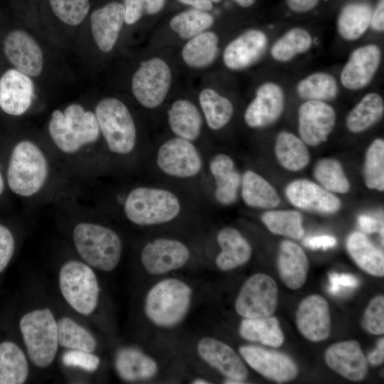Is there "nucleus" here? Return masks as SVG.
Masks as SVG:
<instances>
[{
  "label": "nucleus",
  "mask_w": 384,
  "mask_h": 384,
  "mask_svg": "<svg viewBox=\"0 0 384 384\" xmlns=\"http://www.w3.org/2000/svg\"><path fill=\"white\" fill-rule=\"evenodd\" d=\"M384 102L375 92L366 95L346 117V125L353 133H360L375 124L383 117Z\"/></svg>",
  "instance_id": "nucleus-34"
},
{
  "label": "nucleus",
  "mask_w": 384,
  "mask_h": 384,
  "mask_svg": "<svg viewBox=\"0 0 384 384\" xmlns=\"http://www.w3.org/2000/svg\"><path fill=\"white\" fill-rule=\"evenodd\" d=\"M168 121L171 129L178 137L193 141L200 134L201 115L195 105L188 100L174 102L168 111Z\"/></svg>",
  "instance_id": "nucleus-30"
},
{
  "label": "nucleus",
  "mask_w": 384,
  "mask_h": 384,
  "mask_svg": "<svg viewBox=\"0 0 384 384\" xmlns=\"http://www.w3.org/2000/svg\"><path fill=\"white\" fill-rule=\"evenodd\" d=\"M4 51L15 69L29 77L38 76L43 68V55L36 40L23 30L9 32L4 41Z\"/></svg>",
  "instance_id": "nucleus-15"
},
{
  "label": "nucleus",
  "mask_w": 384,
  "mask_h": 384,
  "mask_svg": "<svg viewBox=\"0 0 384 384\" xmlns=\"http://www.w3.org/2000/svg\"><path fill=\"white\" fill-rule=\"evenodd\" d=\"M217 241L221 251L215 262L222 271H229L247 263L252 255L249 242L235 228L225 227L217 235Z\"/></svg>",
  "instance_id": "nucleus-26"
},
{
  "label": "nucleus",
  "mask_w": 384,
  "mask_h": 384,
  "mask_svg": "<svg viewBox=\"0 0 384 384\" xmlns=\"http://www.w3.org/2000/svg\"><path fill=\"white\" fill-rule=\"evenodd\" d=\"M242 7H250L254 4L255 0H233Z\"/></svg>",
  "instance_id": "nucleus-59"
},
{
  "label": "nucleus",
  "mask_w": 384,
  "mask_h": 384,
  "mask_svg": "<svg viewBox=\"0 0 384 384\" xmlns=\"http://www.w3.org/2000/svg\"><path fill=\"white\" fill-rule=\"evenodd\" d=\"M298 120L300 138L306 144L315 146L327 140L336 116L334 108L325 102L306 100L299 108Z\"/></svg>",
  "instance_id": "nucleus-13"
},
{
  "label": "nucleus",
  "mask_w": 384,
  "mask_h": 384,
  "mask_svg": "<svg viewBox=\"0 0 384 384\" xmlns=\"http://www.w3.org/2000/svg\"><path fill=\"white\" fill-rule=\"evenodd\" d=\"M192 384H210L211 383L210 380L201 378H196L191 380V382Z\"/></svg>",
  "instance_id": "nucleus-61"
},
{
  "label": "nucleus",
  "mask_w": 384,
  "mask_h": 384,
  "mask_svg": "<svg viewBox=\"0 0 384 384\" xmlns=\"http://www.w3.org/2000/svg\"><path fill=\"white\" fill-rule=\"evenodd\" d=\"M303 243L304 246L311 250H327L336 245V239L331 235H316L306 238Z\"/></svg>",
  "instance_id": "nucleus-52"
},
{
  "label": "nucleus",
  "mask_w": 384,
  "mask_h": 384,
  "mask_svg": "<svg viewBox=\"0 0 384 384\" xmlns=\"http://www.w3.org/2000/svg\"><path fill=\"white\" fill-rule=\"evenodd\" d=\"M213 16L208 12L189 9L175 15L170 21L171 28L183 39H190L210 27Z\"/></svg>",
  "instance_id": "nucleus-44"
},
{
  "label": "nucleus",
  "mask_w": 384,
  "mask_h": 384,
  "mask_svg": "<svg viewBox=\"0 0 384 384\" xmlns=\"http://www.w3.org/2000/svg\"><path fill=\"white\" fill-rule=\"evenodd\" d=\"M370 26L378 32L384 30V0H380L370 16Z\"/></svg>",
  "instance_id": "nucleus-54"
},
{
  "label": "nucleus",
  "mask_w": 384,
  "mask_h": 384,
  "mask_svg": "<svg viewBox=\"0 0 384 384\" xmlns=\"http://www.w3.org/2000/svg\"><path fill=\"white\" fill-rule=\"evenodd\" d=\"M125 23L132 25L137 22L145 13L146 0H124Z\"/></svg>",
  "instance_id": "nucleus-51"
},
{
  "label": "nucleus",
  "mask_w": 384,
  "mask_h": 384,
  "mask_svg": "<svg viewBox=\"0 0 384 384\" xmlns=\"http://www.w3.org/2000/svg\"><path fill=\"white\" fill-rule=\"evenodd\" d=\"M268 39L257 29H250L232 41L223 53V62L231 70H241L257 61L266 50Z\"/></svg>",
  "instance_id": "nucleus-24"
},
{
  "label": "nucleus",
  "mask_w": 384,
  "mask_h": 384,
  "mask_svg": "<svg viewBox=\"0 0 384 384\" xmlns=\"http://www.w3.org/2000/svg\"><path fill=\"white\" fill-rule=\"evenodd\" d=\"M58 344L68 349L95 351L97 341L93 335L69 317L57 321Z\"/></svg>",
  "instance_id": "nucleus-41"
},
{
  "label": "nucleus",
  "mask_w": 384,
  "mask_h": 384,
  "mask_svg": "<svg viewBox=\"0 0 384 384\" xmlns=\"http://www.w3.org/2000/svg\"><path fill=\"white\" fill-rule=\"evenodd\" d=\"M48 174L47 158L37 144L22 140L14 146L6 174L13 193L22 197L34 196L44 186Z\"/></svg>",
  "instance_id": "nucleus-3"
},
{
  "label": "nucleus",
  "mask_w": 384,
  "mask_h": 384,
  "mask_svg": "<svg viewBox=\"0 0 384 384\" xmlns=\"http://www.w3.org/2000/svg\"><path fill=\"white\" fill-rule=\"evenodd\" d=\"M124 22V6L117 1L110 2L92 13L91 32L101 51L109 53L113 49Z\"/></svg>",
  "instance_id": "nucleus-23"
},
{
  "label": "nucleus",
  "mask_w": 384,
  "mask_h": 384,
  "mask_svg": "<svg viewBox=\"0 0 384 384\" xmlns=\"http://www.w3.org/2000/svg\"><path fill=\"white\" fill-rule=\"evenodd\" d=\"M262 221L272 233L294 239L304 236L302 217L296 210H269L261 217Z\"/></svg>",
  "instance_id": "nucleus-43"
},
{
  "label": "nucleus",
  "mask_w": 384,
  "mask_h": 384,
  "mask_svg": "<svg viewBox=\"0 0 384 384\" xmlns=\"http://www.w3.org/2000/svg\"><path fill=\"white\" fill-rule=\"evenodd\" d=\"M157 166L164 174L176 178H189L199 173L202 159L189 140L176 137L167 140L159 149Z\"/></svg>",
  "instance_id": "nucleus-11"
},
{
  "label": "nucleus",
  "mask_w": 384,
  "mask_h": 384,
  "mask_svg": "<svg viewBox=\"0 0 384 384\" xmlns=\"http://www.w3.org/2000/svg\"><path fill=\"white\" fill-rule=\"evenodd\" d=\"M58 280L63 298L73 309L85 316L95 311L100 287L90 266L80 261L70 260L60 268Z\"/></svg>",
  "instance_id": "nucleus-8"
},
{
  "label": "nucleus",
  "mask_w": 384,
  "mask_h": 384,
  "mask_svg": "<svg viewBox=\"0 0 384 384\" xmlns=\"http://www.w3.org/2000/svg\"><path fill=\"white\" fill-rule=\"evenodd\" d=\"M277 268L282 281L287 287L299 289L306 279L309 269L307 257L299 245L284 240L279 245Z\"/></svg>",
  "instance_id": "nucleus-25"
},
{
  "label": "nucleus",
  "mask_w": 384,
  "mask_h": 384,
  "mask_svg": "<svg viewBox=\"0 0 384 384\" xmlns=\"http://www.w3.org/2000/svg\"><path fill=\"white\" fill-rule=\"evenodd\" d=\"M48 132L55 145L63 153L70 154L95 142L100 132L95 113L77 103L69 105L64 112L54 110L48 123Z\"/></svg>",
  "instance_id": "nucleus-2"
},
{
  "label": "nucleus",
  "mask_w": 384,
  "mask_h": 384,
  "mask_svg": "<svg viewBox=\"0 0 384 384\" xmlns=\"http://www.w3.org/2000/svg\"><path fill=\"white\" fill-rule=\"evenodd\" d=\"M171 72L165 61L153 58L141 63L132 79V90L137 101L146 108L159 106L166 97Z\"/></svg>",
  "instance_id": "nucleus-10"
},
{
  "label": "nucleus",
  "mask_w": 384,
  "mask_h": 384,
  "mask_svg": "<svg viewBox=\"0 0 384 384\" xmlns=\"http://www.w3.org/2000/svg\"><path fill=\"white\" fill-rule=\"evenodd\" d=\"M362 326L373 334H383L384 297L383 295L377 296L370 302L363 315Z\"/></svg>",
  "instance_id": "nucleus-47"
},
{
  "label": "nucleus",
  "mask_w": 384,
  "mask_h": 384,
  "mask_svg": "<svg viewBox=\"0 0 384 384\" xmlns=\"http://www.w3.org/2000/svg\"><path fill=\"white\" fill-rule=\"evenodd\" d=\"M181 210L179 200L169 191L137 187L126 197L124 212L129 220L138 225H154L170 222Z\"/></svg>",
  "instance_id": "nucleus-5"
},
{
  "label": "nucleus",
  "mask_w": 384,
  "mask_h": 384,
  "mask_svg": "<svg viewBox=\"0 0 384 384\" xmlns=\"http://www.w3.org/2000/svg\"><path fill=\"white\" fill-rule=\"evenodd\" d=\"M4 189V182L3 176H2L1 173L0 171V196L3 193Z\"/></svg>",
  "instance_id": "nucleus-62"
},
{
  "label": "nucleus",
  "mask_w": 384,
  "mask_h": 384,
  "mask_svg": "<svg viewBox=\"0 0 384 384\" xmlns=\"http://www.w3.org/2000/svg\"><path fill=\"white\" fill-rule=\"evenodd\" d=\"M381 56V50L375 44H367L355 49L340 75L343 86L357 90L368 85L380 66Z\"/></svg>",
  "instance_id": "nucleus-18"
},
{
  "label": "nucleus",
  "mask_w": 384,
  "mask_h": 384,
  "mask_svg": "<svg viewBox=\"0 0 384 384\" xmlns=\"http://www.w3.org/2000/svg\"><path fill=\"white\" fill-rule=\"evenodd\" d=\"M193 291L185 282L166 278L148 291L144 302L147 319L160 328H173L186 316L192 302Z\"/></svg>",
  "instance_id": "nucleus-1"
},
{
  "label": "nucleus",
  "mask_w": 384,
  "mask_h": 384,
  "mask_svg": "<svg viewBox=\"0 0 384 384\" xmlns=\"http://www.w3.org/2000/svg\"><path fill=\"white\" fill-rule=\"evenodd\" d=\"M368 363L373 366H377L382 364L384 361V339L380 338L377 347L368 355L366 358Z\"/></svg>",
  "instance_id": "nucleus-56"
},
{
  "label": "nucleus",
  "mask_w": 384,
  "mask_h": 384,
  "mask_svg": "<svg viewBox=\"0 0 384 384\" xmlns=\"http://www.w3.org/2000/svg\"><path fill=\"white\" fill-rule=\"evenodd\" d=\"M200 358L223 374L227 380L245 383L247 369L240 356L227 343L213 337H204L197 344Z\"/></svg>",
  "instance_id": "nucleus-16"
},
{
  "label": "nucleus",
  "mask_w": 384,
  "mask_h": 384,
  "mask_svg": "<svg viewBox=\"0 0 384 384\" xmlns=\"http://www.w3.org/2000/svg\"><path fill=\"white\" fill-rule=\"evenodd\" d=\"M274 151L279 164L289 171H300L309 162L310 156L306 144L291 132H282L278 134Z\"/></svg>",
  "instance_id": "nucleus-32"
},
{
  "label": "nucleus",
  "mask_w": 384,
  "mask_h": 384,
  "mask_svg": "<svg viewBox=\"0 0 384 384\" xmlns=\"http://www.w3.org/2000/svg\"><path fill=\"white\" fill-rule=\"evenodd\" d=\"M360 228L367 233L379 232L383 242V220L379 224L376 219L367 215H360L358 217Z\"/></svg>",
  "instance_id": "nucleus-53"
},
{
  "label": "nucleus",
  "mask_w": 384,
  "mask_h": 384,
  "mask_svg": "<svg viewBox=\"0 0 384 384\" xmlns=\"http://www.w3.org/2000/svg\"><path fill=\"white\" fill-rule=\"evenodd\" d=\"M327 366L343 377L353 380H363L368 370V361L360 344L355 340L336 343L325 353Z\"/></svg>",
  "instance_id": "nucleus-22"
},
{
  "label": "nucleus",
  "mask_w": 384,
  "mask_h": 384,
  "mask_svg": "<svg viewBox=\"0 0 384 384\" xmlns=\"http://www.w3.org/2000/svg\"><path fill=\"white\" fill-rule=\"evenodd\" d=\"M312 43V37L306 30L294 28L274 43L271 48V55L277 61L287 62L309 50Z\"/></svg>",
  "instance_id": "nucleus-39"
},
{
  "label": "nucleus",
  "mask_w": 384,
  "mask_h": 384,
  "mask_svg": "<svg viewBox=\"0 0 384 384\" xmlns=\"http://www.w3.org/2000/svg\"><path fill=\"white\" fill-rule=\"evenodd\" d=\"M241 195L245 203L253 208L271 209L280 203L274 188L253 171H246L241 179Z\"/></svg>",
  "instance_id": "nucleus-31"
},
{
  "label": "nucleus",
  "mask_w": 384,
  "mask_h": 384,
  "mask_svg": "<svg viewBox=\"0 0 384 384\" xmlns=\"http://www.w3.org/2000/svg\"><path fill=\"white\" fill-rule=\"evenodd\" d=\"M192 7L197 10L208 12L213 9V3L209 0H198Z\"/></svg>",
  "instance_id": "nucleus-58"
},
{
  "label": "nucleus",
  "mask_w": 384,
  "mask_h": 384,
  "mask_svg": "<svg viewBox=\"0 0 384 384\" xmlns=\"http://www.w3.org/2000/svg\"><path fill=\"white\" fill-rule=\"evenodd\" d=\"M114 366L118 375L124 381L149 380L158 372L156 361L141 350L126 347L117 353Z\"/></svg>",
  "instance_id": "nucleus-27"
},
{
  "label": "nucleus",
  "mask_w": 384,
  "mask_h": 384,
  "mask_svg": "<svg viewBox=\"0 0 384 384\" xmlns=\"http://www.w3.org/2000/svg\"><path fill=\"white\" fill-rule=\"evenodd\" d=\"M49 2L58 18L70 26L80 24L90 10L89 0H49Z\"/></svg>",
  "instance_id": "nucleus-46"
},
{
  "label": "nucleus",
  "mask_w": 384,
  "mask_h": 384,
  "mask_svg": "<svg viewBox=\"0 0 384 384\" xmlns=\"http://www.w3.org/2000/svg\"><path fill=\"white\" fill-rule=\"evenodd\" d=\"M284 104L282 88L274 82H265L258 87L255 98L247 107L244 119L252 128L267 127L279 118Z\"/></svg>",
  "instance_id": "nucleus-17"
},
{
  "label": "nucleus",
  "mask_w": 384,
  "mask_h": 384,
  "mask_svg": "<svg viewBox=\"0 0 384 384\" xmlns=\"http://www.w3.org/2000/svg\"><path fill=\"white\" fill-rule=\"evenodd\" d=\"M285 193L292 205L306 210L331 214L341 206V201L333 193L307 179L291 182Z\"/></svg>",
  "instance_id": "nucleus-20"
},
{
  "label": "nucleus",
  "mask_w": 384,
  "mask_h": 384,
  "mask_svg": "<svg viewBox=\"0 0 384 384\" xmlns=\"http://www.w3.org/2000/svg\"><path fill=\"white\" fill-rule=\"evenodd\" d=\"M288 7L297 13H305L314 9L319 0H286Z\"/></svg>",
  "instance_id": "nucleus-55"
},
{
  "label": "nucleus",
  "mask_w": 384,
  "mask_h": 384,
  "mask_svg": "<svg viewBox=\"0 0 384 384\" xmlns=\"http://www.w3.org/2000/svg\"><path fill=\"white\" fill-rule=\"evenodd\" d=\"M19 326L32 363L41 368L49 366L59 345L57 321L52 311L46 308L28 312L21 319Z\"/></svg>",
  "instance_id": "nucleus-6"
},
{
  "label": "nucleus",
  "mask_w": 384,
  "mask_h": 384,
  "mask_svg": "<svg viewBox=\"0 0 384 384\" xmlns=\"http://www.w3.org/2000/svg\"><path fill=\"white\" fill-rule=\"evenodd\" d=\"M297 92L300 97L306 100L324 102L336 97L338 85L333 75L317 72L300 80L297 86Z\"/></svg>",
  "instance_id": "nucleus-40"
},
{
  "label": "nucleus",
  "mask_w": 384,
  "mask_h": 384,
  "mask_svg": "<svg viewBox=\"0 0 384 384\" xmlns=\"http://www.w3.org/2000/svg\"><path fill=\"white\" fill-rule=\"evenodd\" d=\"M95 114L110 151L127 154L134 149L135 124L129 109L122 101L114 97L104 98L97 103Z\"/></svg>",
  "instance_id": "nucleus-7"
},
{
  "label": "nucleus",
  "mask_w": 384,
  "mask_h": 384,
  "mask_svg": "<svg viewBox=\"0 0 384 384\" xmlns=\"http://www.w3.org/2000/svg\"><path fill=\"white\" fill-rule=\"evenodd\" d=\"M297 326L307 339L318 342L326 339L331 332V315L327 301L321 295L304 299L296 313Z\"/></svg>",
  "instance_id": "nucleus-19"
},
{
  "label": "nucleus",
  "mask_w": 384,
  "mask_h": 384,
  "mask_svg": "<svg viewBox=\"0 0 384 384\" xmlns=\"http://www.w3.org/2000/svg\"><path fill=\"white\" fill-rule=\"evenodd\" d=\"M23 351L15 343H0V384H22L28 375Z\"/></svg>",
  "instance_id": "nucleus-33"
},
{
  "label": "nucleus",
  "mask_w": 384,
  "mask_h": 384,
  "mask_svg": "<svg viewBox=\"0 0 384 384\" xmlns=\"http://www.w3.org/2000/svg\"><path fill=\"white\" fill-rule=\"evenodd\" d=\"M210 171L215 180V199L223 205H230L238 198L241 177L233 159L224 154H217L210 163Z\"/></svg>",
  "instance_id": "nucleus-28"
},
{
  "label": "nucleus",
  "mask_w": 384,
  "mask_h": 384,
  "mask_svg": "<svg viewBox=\"0 0 384 384\" xmlns=\"http://www.w3.org/2000/svg\"><path fill=\"white\" fill-rule=\"evenodd\" d=\"M218 38L211 31L202 32L190 38L183 48V61L190 67L203 68L211 64L218 51Z\"/></svg>",
  "instance_id": "nucleus-37"
},
{
  "label": "nucleus",
  "mask_w": 384,
  "mask_h": 384,
  "mask_svg": "<svg viewBox=\"0 0 384 384\" xmlns=\"http://www.w3.org/2000/svg\"><path fill=\"white\" fill-rule=\"evenodd\" d=\"M15 241L10 230L0 223V272L4 271L13 257Z\"/></svg>",
  "instance_id": "nucleus-49"
},
{
  "label": "nucleus",
  "mask_w": 384,
  "mask_h": 384,
  "mask_svg": "<svg viewBox=\"0 0 384 384\" xmlns=\"http://www.w3.org/2000/svg\"><path fill=\"white\" fill-rule=\"evenodd\" d=\"M363 178L367 188L378 191L384 190V141L375 139L366 151Z\"/></svg>",
  "instance_id": "nucleus-45"
},
{
  "label": "nucleus",
  "mask_w": 384,
  "mask_h": 384,
  "mask_svg": "<svg viewBox=\"0 0 384 384\" xmlns=\"http://www.w3.org/2000/svg\"><path fill=\"white\" fill-rule=\"evenodd\" d=\"M314 176L326 190L331 193H346L350 190L349 181L338 161L325 158L316 162Z\"/></svg>",
  "instance_id": "nucleus-42"
},
{
  "label": "nucleus",
  "mask_w": 384,
  "mask_h": 384,
  "mask_svg": "<svg viewBox=\"0 0 384 384\" xmlns=\"http://www.w3.org/2000/svg\"><path fill=\"white\" fill-rule=\"evenodd\" d=\"M75 249L89 265L110 272L118 265L122 252L119 236L112 229L92 223H80L73 233Z\"/></svg>",
  "instance_id": "nucleus-4"
},
{
  "label": "nucleus",
  "mask_w": 384,
  "mask_h": 384,
  "mask_svg": "<svg viewBox=\"0 0 384 384\" xmlns=\"http://www.w3.org/2000/svg\"><path fill=\"white\" fill-rule=\"evenodd\" d=\"M239 352L252 369L270 380L284 383L294 379L298 374L296 363L284 353L252 345L241 346Z\"/></svg>",
  "instance_id": "nucleus-14"
},
{
  "label": "nucleus",
  "mask_w": 384,
  "mask_h": 384,
  "mask_svg": "<svg viewBox=\"0 0 384 384\" xmlns=\"http://www.w3.org/2000/svg\"><path fill=\"white\" fill-rule=\"evenodd\" d=\"M329 285L328 292L332 295H337L346 289H353L358 287V280L351 274H338L331 272L329 274Z\"/></svg>",
  "instance_id": "nucleus-50"
},
{
  "label": "nucleus",
  "mask_w": 384,
  "mask_h": 384,
  "mask_svg": "<svg viewBox=\"0 0 384 384\" xmlns=\"http://www.w3.org/2000/svg\"><path fill=\"white\" fill-rule=\"evenodd\" d=\"M165 0H146L145 13L149 15L159 13L164 6Z\"/></svg>",
  "instance_id": "nucleus-57"
},
{
  "label": "nucleus",
  "mask_w": 384,
  "mask_h": 384,
  "mask_svg": "<svg viewBox=\"0 0 384 384\" xmlns=\"http://www.w3.org/2000/svg\"><path fill=\"white\" fill-rule=\"evenodd\" d=\"M34 85L31 78L18 70L9 69L0 78V107L6 114L19 116L31 107Z\"/></svg>",
  "instance_id": "nucleus-21"
},
{
  "label": "nucleus",
  "mask_w": 384,
  "mask_h": 384,
  "mask_svg": "<svg viewBox=\"0 0 384 384\" xmlns=\"http://www.w3.org/2000/svg\"><path fill=\"white\" fill-rule=\"evenodd\" d=\"M65 366L78 367L88 372H93L98 368L100 361L92 352L69 349L62 357Z\"/></svg>",
  "instance_id": "nucleus-48"
},
{
  "label": "nucleus",
  "mask_w": 384,
  "mask_h": 384,
  "mask_svg": "<svg viewBox=\"0 0 384 384\" xmlns=\"http://www.w3.org/2000/svg\"><path fill=\"white\" fill-rule=\"evenodd\" d=\"M180 3L186 5H189L193 6V5L198 0H178ZM213 3H218L222 0H209Z\"/></svg>",
  "instance_id": "nucleus-60"
},
{
  "label": "nucleus",
  "mask_w": 384,
  "mask_h": 384,
  "mask_svg": "<svg viewBox=\"0 0 384 384\" xmlns=\"http://www.w3.org/2000/svg\"><path fill=\"white\" fill-rule=\"evenodd\" d=\"M278 304V287L269 275L257 273L242 284L235 299L236 312L245 319L272 316Z\"/></svg>",
  "instance_id": "nucleus-9"
},
{
  "label": "nucleus",
  "mask_w": 384,
  "mask_h": 384,
  "mask_svg": "<svg viewBox=\"0 0 384 384\" xmlns=\"http://www.w3.org/2000/svg\"><path fill=\"white\" fill-rule=\"evenodd\" d=\"M372 9L364 3H351L341 9L337 20L339 35L345 40L361 38L370 26Z\"/></svg>",
  "instance_id": "nucleus-35"
},
{
  "label": "nucleus",
  "mask_w": 384,
  "mask_h": 384,
  "mask_svg": "<svg viewBox=\"0 0 384 384\" xmlns=\"http://www.w3.org/2000/svg\"><path fill=\"white\" fill-rule=\"evenodd\" d=\"M140 257L149 274L161 275L185 266L190 258V251L179 240L156 238L145 245Z\"/></svg>",
  "instance_id": "nucleus-12"
},
{
  "label": "nucleus",
  "mask_w": 384,
  "mask_h": 384,
  "mask_svg": "<svg viewBox=\"0 0 384 384\" xmlns=\"http://www.w3.org/2000/svg\"><path fill=\"white\" fill-rule=\"evenodd\" d=\"M239 333L245 340L265 346L279 347L284 342V334L274 316L245 319L241 321Z\"/></svg>",
  "instance_id": "nucleus-36"
},
{
  "label": "nucleus",
  "mask_w": 384,
  "mask_h": 384,
  "mask_svg": "<svg viewBox=\"0 0 384 384\" xmlns=\"http://www.w3.org/2000/svg\"><path fill=\"white\" fill-rule=\"evenodd\" d=\"M346 246L349 255L361 269L373 276L384 275L383 252L364 234L357 231L351 233Z\"/></svg>",
  "instance_id": "nucleus-29"
},
{
  "label": "nucleus",
  "mask_w": 384,
  "mask_h": 384,
  "mask_svg": "<svg viewBox=\"0 0 384 384\" xmlns=\"http://www.w3.org/2000/svg\"><path fill=\"white\" fill-rule=\"evenodd\" d=\"M199 102L208 126L213 130L223 128L233 116L232 102L211 88H205L201 92Z\"/></svg>",
  "instance_id": "nucleus-38"
}]
</instances>
